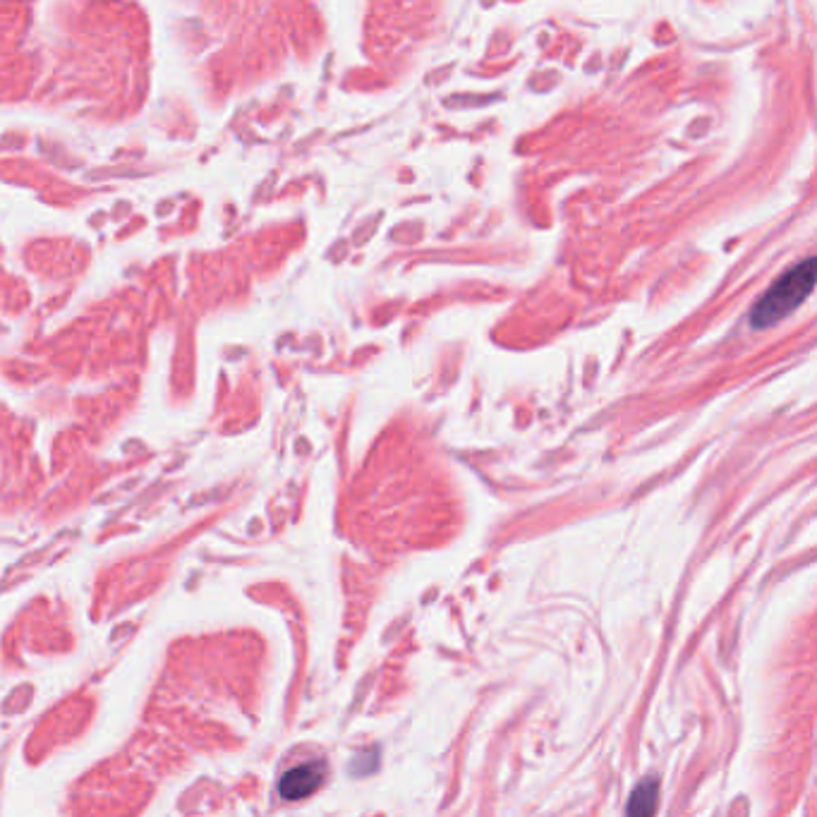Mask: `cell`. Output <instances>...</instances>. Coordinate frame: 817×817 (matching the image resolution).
<instances>
[{
	"instance_id": "cell-1",
	"label": "cell",
	"mask_w": 817,
	"mask_h": 817,
	"mask_svg": "<svg viewBox=\"0 0 817 817\" xmlns=\"http://www.w3.org/2000/svg\"><path fill=\"white\" fill-rule=\"evenodd\" d=\"M815 286V259L808 257L804 264L794 266L791 272L784 274L772 288H769L758 305L750 312L752 328H769L781 322L806 301Z\"/></svg>"
},
{
	"instance_id": "cell-2",
	"label": "cell",
	"mask_w": 817,
	"mask_h": 817,
	"mask_svg": "<svg viewBox=\"0 0 817 817\" xmlns=\"http://www.w3.org/2000/svg\"><path fill=\"white\" fill-rule=\"evenodd\" d=\"M324 772L326 767L324 762H307L301 767H293L291 772L283 775L278 791L283 798L288 800H301L305 796H309L312 791H317L324 781Z\"/></svg>"
},
{
	"instance_id": "cell-3",
	"label": "cell",
	"mask_w": 817,
	"mask_h": 817,
	"mask_svg": "<svg viewBox=\"0 0 817 817\" xmlns=\"http://www.w3.org/2000/svg\"><path fill=\"white\" fill-rule=\"evenodd\" d=\"M657 781H642L628 800V817H652L657 808Z\"/></svg>"
}]
</instances>
